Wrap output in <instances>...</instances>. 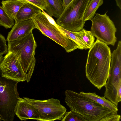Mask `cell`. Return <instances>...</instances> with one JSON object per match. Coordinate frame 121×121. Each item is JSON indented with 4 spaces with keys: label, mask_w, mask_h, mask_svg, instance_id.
Listing matches in <instances>:
<instances>
[{
    "label": "cell",
    "mask_w": 121,
    "mask_h": 121,
    "mask_svg": "<svg viewBox=\"0 0 121 121\" xmlns=\"http://www.w3.org/2000/svg\"><path fill=\"white\" fill-rule=\"evenodd\" d=\"M34 29L35 27L32 18L20 21L15 23L8 33L6 40L9 42L22 38Z\"/></svg>",
    "instance_id": "cell-12"
},
{
    "label": "cell",
    "mask_w": 121,
    "mask_h": 121,
    "mask_svg": "<svg viewBox=\"0 0 121 121\" xmlns=\"http://www.w3.org/2000/svg\"><path fill=\"white\" fill-rule=\"evenodd\" d=\"M8 46L5 37L0 34V56H2L8 52Z\"/></svg>",
    "instance_id": "cell-23"
},
{
    "label": "cell",
    "mask_w": 121,
    "mask_h": 121,
    "mask_svg": "<svg viewBox=\"0 0 121 121\" xmlns=\"http://www.w3.org/2000/svg\"><path fill=\"white\" fill-rule=\"evenodd\" d=\"M121 116L117 113L112 112L101 118L99 121H120Z\"/></svg>",
    "instance_id": "cell-22"
},
{
    "label": "cell",
    "mask_w": 121,
    "mask_h": 121,
    "mask_svg": "<svg viewBox=\"0 0 121 121\" xmlns=\"http://www.w3.org/2000/svg\"><path fill=\"white\" fill-rule=\"evenodd\" d=\"M0 121H1V120H0Z\"/></svg>",
    "instance_id": "cell-28"
},
{
    "label": "cell",
    "mask_w": 121,
    "mask_h": 121,
    "mask_svg": "<svg viewBox=\"0 0 121 121\" xmlns=\"http://www.w3.org/2000/svg\"><path fill=\"white\" fill-rule=\"evenodd\" d=\"M47 7L45 12L52 17L58 18L63 12L64 8L62 0H45Z\"/></svg>",
    "instance_id": "cell-15"
},
{
    "label": "cell",
    "mask_w": 121,
    "mask_h": 121,
    "mask_svg": "<svg viewBox=\"0 0 121 121\" xmlns=\"http://www.w3.org/2000/svg\"><path fill=\"white\" fill-rule=\"evenodd\" d=\"M80 92L87 97L108 108L112 111L117 113L118 109L117 106L108 99H106L104 97L100 96L94 92Z\"/></svg>",
    "instance_id": "cell-16"
},
{
    "label": "cell",
    "mask_w": 121,
    "mask_h": 121,
    "mask_svg": "<svg viewBox=\"0 0 121 121\" xmlns=\"http://www.w3.org/2000/svg\"><path fill=\"white\" fill-rule=\"evenodd\" d=\"M14 24V20L9 17L2 7L0 6V25L8 29L11 28Z\"/></svg>",
    "instance_id": "cell-20"
},
{
    "label": "cell",
    "mask_w": 121,
    "mask_h": 121,
    "mask_svg": "<svg viewBox=\"0 0 121 121\" xmlns=\"http://www.w3.org/2000/svg\"><path fill=\"white\" fill-rule=\"evenodd\" d=\"M17 0V1H21L23 2L24 3L27 2H26V1L25 0Z\"/></svg>",
    "instance_id": "cell-27"
},
{
    "label": "cell",
    "mask_w": 121,
    "mask_h": 121,
    "mask_svg": "<svg viewBox=\"0 0 121 121\" xmlns=\"http://www.w3.org/2000/svg\"><path fill=\"white\" fill-rule=\"evenodd\" d=\"M90 0H73L56 20L57 24L71 32H78L82 29L85 23L83 16Z\"/></svg>",
    "instance_id": "cell-5"
},
{
    "label": "cell",
    "mask_w": 121,
    "mask_h": 121,
    "mask_svg": "<svg viewBox=\"0 0 121 121\" xmlns=\"http://www.w3.org/2000/svg\"><path fill=\"white\" fill-rule=\"evenodd\" d=\"M8 51L18 56L28 82L33 73L36 60L35 51L37 46L32 31L24 37L8 42Z\"/></svg>",
    "instance_id": "cell-3"
},
{
    "label": "cell",
    "mask_w": 121,
    "mask_h": 121,
    "mask_svg": "<svg viewBox=\"0 0 121 121\" xmlns=\"http://www.w3.org/2000/svg\"><path fill=\"white\" fill-rule=\"evenodd\" d=\"M76 33L78 37L90 49L94 43L95 38L91 31L83 28Z\"/></svg>",
    "instance_id": "cell-18"
},
{
    "label": "cell",
    "mask_w": 121,
    "mask_h": 121,
    "mask_svg": "<svg viewBox=\"0 0 121 121\" xmlns=\"http://www.w3.org/2000/svg\"><path fill=\"white\" fill-rule=\"evenodd\" d=\"M65 101L71 110L82 116L88 121H99L113 112L80 92L66 90Z\"/></svg>",
    "instance_id": "cell-2"
},
{
    "label": "cell",
    "mask_w": 121,
    "mask_h": 121,
    "mask_svg": "<svg viewBox=\"0 0 121 121\" xmlns=\"http://www.w3.org/2000/svg\"><path fill=\"white\" fill-rule=\"evenodd\" d=\"M35 107L39 112L40 121H51L61 120L66 109L61 104L60 100L52 98L44 100H37L24 97Z\"/></svg>",
    "instance_id": "cell-9"
},
{
    "label": "cell",
    "mask_w": 121,
    "mask_h": 121,
    "mask_svg": "<svg viewBox=\"0 0 121 121\" xmlns=\"http://www.w3.org/2000/svg\"><path fill=\"white\" fill-rule=\"evenodd\" d=\"M38 7L30 3H25L18 11L15 23L32 18L42 11Z\"/></svg>",
    "instance_id": "cell-13"
},
{
    "label": "cell",
    "mask_w": 121,
    "mask_h": 121,
    "mask_svg": "<svg viewBox=\"0 0 121 121\" xmlns=\"http://www.w3.org/2000/svg\"><path fill=\"white\" fill-rule=\"evenodd\" d=\"M15 114L22 121L28 119L40 121L38 109L28 102L24 97L18 100L15 110Z\"/></svg>",
    "instance_id": "cell-11"
},
{
    "label": "cell",
    "mask_w": 121,
    "mask_h": 121,
    "mask_svg": "<svg viewBox=\"0 0 121 121\" xmlns=\"http://www.w3.org/2000/svg\"><path fill=\"white\" fill-rule=\"evenodd\" d=\"M3 59V57L2 56H0V63L1 62Z\"/></svg>",
    "instance_id": "cell-26"
},
{
    "label": "cell",
    "mask_w": 121,
    "mask_h": 121,
    "mask_svg": "<svg viewBox=\"0 0 121 121\" xmlns=\"http://www.w3.org/2000/svg\"><path fill=\"white\" fill-rule=\"evenodd\" d=\"M26 2L33 4L42 10H45L47 7L45 0H25Z\"/></svg>",
    "instance_id": "cell-24"
},
{
    "label": "cell",
    "mask_w": 121,
    "mask_h": 121,
    "mask_svg": "<svg viewBox=\"0 0 121 121\" xmlns=\"http://www.w3.org/2000/svg\"><path fill=\"white\" fill-rule=\"evenodd\" d=\"M95 14L91 20L92 22L91 31L93 36L107 45L114 46L117 38L115 36L117 29L114 23L106 13Z\"/></svg>",
    "instance_id": "cell-8"
},
{
    "label": "cell",
    "mask_w": 121,
    "mask_h": 121,
    "mask_svg": "<svg viewBox=\"0 0 121 121\" xmlns=\"http://www.w3.org/2000/svg\"><path fill=\"white\" fill-rule=\"evenodd\" d=\"M64 9L73 0H62Z\"/></svg>",
    "instance_id": "cell-25"
},
{
    "label": "cell",
    "mask_w": 121,
    "mask_h": 121,
    "mask_svg": "<svg viewBox=\"0 0 121 121\" xmlns=\"http://www.w3.org/2000/svg\"><path fill=\"white\" fill-rule=\"evenodd\" d=\"M61 120L63 121H88L81 115L71 110L66 112Z\"/></svg>",
    "instance_id": "cell-21"
},
{
    "label": "cell",
    "mask_w": 121,
    "mask_h": 121,
    "mask_svg": "<svg viewBox=\"0 0 121 121\" xmlns=\"http://www.w3.org/2000/svg\"><path fill=\"white\" fill-rule=\"evenodd\" d=\"M24 3L15 0H3L1 3L2 7L7 14L15 21L17 13Z\"/></svg>",
    "instance_id": "cell-14"
},
{
    "label": "cell",
    "mask_w": 121,
    "mask_h": 121,
    "mask_svg": "<svg viewBox=\"0 0 121 121\" xmlns=\"http://www.w3.org/2000/svg\"><path fill=\"white\" fill-rule=\"evenodd\" d=\"M103 3V0H90L85 10L83 17L84 22L91 20L94 17L96 11Z\"/></svg>",
    "instance_id": "cell-17"
},
{
    "label": "cell",
    "mask_w": 121,
    "mask_h": 121,
    "mask_svg": "<svg viewBox=\"0 0 121 121\" xmlns=\"http://www.w3.org/2000/svg\"><path fill=\"white\" fill-rule=\"evenodd\" d=\"M18 82L2 77L0 73V120L13 121L15 110L20 98L17 91Z\"/></svg>",
    "instance_id": "cell-4"
},
{
    "label": "cell",
    "mask_w": 121,
    "mask_h": 121,
    "mask_svg": "<svg viewBox=\"0 0 121 121\" xmlns=\"http://www.w3.org/2000/svg\"><path fill=\"white\" fill-rule=\"evenodd\" d=\"M110 65L107 81L105 84L104 97L117 106V92L121 86V41H119L117 48L111 55Z\"/></svg>",
    "instance_id": "cell-7"
},
{
    "label": "cell",
    "mask_w": 121,
    "mask_h": 121,
    "mask_svg": "<svg viewBox=\"0 0 121 121\" xmlns=\"http://www.w3.org/2000/svg\"><path fill=\"white\" fill-rule=\"evenodd\" d=\"M88 52L85 66L86 77L99 90L104 86L108 76L111 63L110 48L97 39Z\"/></svg>",
    "instance_id": "cell-1"
},
{
    "label": "cell",
    "mask_w": 121,
    "mask_h": 121,
    "mask_svg": "<svg viewBox=\"0 0 121 121\" xmlns=\"http://www.w3.org/2000/svg\"><path fill=\"white\" fill-rule=\"evenodd\" d=\"M58 26L59 28L69 38L73 40L77 45L78 49L81 50L89 49V48L77 35L76 32H73L68 31L58 25Z\"/></svg>",
    "instance_id": "cell-19"
},
{
    "label": "cell",
    "mask_w": 121,
    "mask_h": 121,
    "mask_svg": "<svg viewBox=\"0 0 121 121\" xmlns=\"http://www.w3.org/2000/svg\"><path fill=\"white\" fill-rule=\"evenodd\" d=\"M32 18L35 29L61 45L67 52H69L78 48L77 45L60 29L57 24L54 25L51 24L42 11Z\"/></svg>",
    "instance_id": "cell-6"
},
{
    "label": "cell",
    "mask_w": 121,
    "mask_h": 121,
    "mask_svg": "<svg viewBox=\"0 0 121 121\" xmlns=\"http://www.w3.org/2000/svg\"><path fill=\"white\" fill-rule=\"evenodd\" d=\"M1 76L19 82L26 81V76L17 56L8 51L0 63Z\"/></svg>",
    "instance_id": "cell-10"
}]
</instances>
